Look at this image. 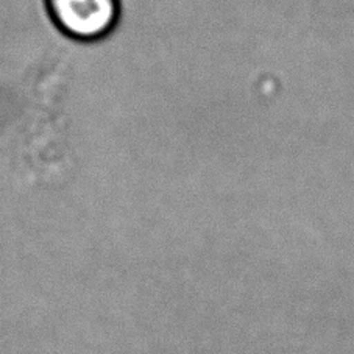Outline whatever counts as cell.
I'll list each match as a JSON object with an SVG mask.
<instances>
[{"label":"cell","mask_w":354,"mask_h":354,"mask_svg":"<svg viewBox=\"0 0 354 354\" xmlns=\"http://www.w3.org/2000/svg\"><path fill=\"white\" fill-rule=\"evenodd\" d=\"M48 19L67 38L94 42L118 27L120 0H44Z\"/></svg>","instance_id":"6da1fadb"}]
</instances>
